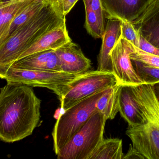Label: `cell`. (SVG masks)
Listing matches in <instances>:
<instances>
[{"instance_id": "30bf717a", "label": "cell", "mask_w": 159, "mask_h": 159, "mask_svg": "<svg viewBox=\"0 0 159 159\" xmlns=\"http://www.w3.org/2000/svg\"><path fill=\"white\" fill-rule=\"evenodd\" d=\"M61 64V71L80 75L89 71L91 61L76 43L70 42L55 50Z\"/></svg>"}, {"instance_id": "7c38bea8", "label": "cell", "mask_w": 159, "mask_h": 159, "mask_svg": "<svg viewBox=\"0 0 159 159\" xmlns=\"http://www.w3.org/2000/svg\"><path fill=\"white\" fill-rule=\"evenodd\" d=\"M71 41L66 21H65L39 38L21 54L17 60L35 53L47 50H56Z\"/></svg>"}, {"instance_id": "7402d4cb", "label": "cell", "mask_w": 159, "mask_h": 159, "mask_svg": "<svg viewBox=\"0 0 159 159\" xmlns=\"http://www.w3.org/2000/svg\"><path fill=\"white\" fill-rule=\"evenodd\" d=\"M134 52L130 54L131 60L139 61L149 66L159 68V56L142 51L134 44Z\"/></svg>"}, {"instance_id": "d4e9b609", "label": "cell", "mask_w": 159, "mask_h": 159, "mask_svg": "<svg viewBox=\"0 0 159 159\" xmlns=\"http://www.w3.org/2000/svg\"><path fill=\"white\" fill-rule=\"evenodd\" d=\"M139 42L138 48L146 52L159 56V48L152 44L142 36L140 32L139 31Z\"/></svg>"}, {"instance_id": "ac0fdd59", "label": "cell", "mask_w": 159, "mask_h": 159, "mask_svg": "<svg viewBox=\"0 0 159 159\" xmlns=\"http://www.w3.org/2000/svg\"><path fill=\"white\" fill-rule=\"evenodd\" d=\"M121 85L118 84L107 88L98 101V111L103 114L107 120H113L119 112V96Z\"/></svg>"}, {"instance_id": "603a6c76", "label": "cell", "mask_w": 159, "mask_h": 159, "mask_svg": "<svg viewBox=\"0 0 159 159\" xmlns=\"http://www.w3.org/2000/svg\"><path fill=\"white\" fill-rule=\"evenodd\" d=\"M121 21L120 35L125 39L138 47L139 45V34L134 26L131 22L125 20Z\"/></svg>"}, {"instance_id": "cb8c5ba5", "label": "cell", "mask_w": 159, "mask_h": 159, "mask_svg": "<svg viewBox=\"0 0 159 159\" xmlns=\"http://www.w3.org/2000/svg\"><path fill=\"white\" fill-rule=\"evenodd\" d=\"M83 1L85 8H90L97 14L101 28L105 30L106 14L103 9L101 0H83Z\"/></svg>"}, {"instance_id": "5b68a950", "label": "cell", "mask_w": 159, "mask_h": 159, "mask_svg": "<svg viewBox=\"0 0 159 159\" xmlns=\"http://www.w3.org/2000/svg\"><path fill=\"white\" fill-rule=\"evenodd\" d=\"M107 119L96 111L58 152L59 159H89L104 139Z\"/></svg>"}, {"instance_id": "e0dca14e", "label": "cell", "mask_w": 159, "mask_h": 159, "mask_svg": "<svg viewBox=\"0 0 159 159\" xmlns=\"http://www.w3.org/2000/svg\"><path fill=\"white\" fill-rule=\"evenodd\" d=\"M52 1L33 0L16 16L10 26L6 40L15 31L39 14Z\"/></svg>"}, {"instance_id": "44dd1931", "label": "cell", "mask_w": 159, "mask_h": 159, "mask_svg": "<svg viewBox=\"0 0 159 159\" xmlns=\"http://www.w3.org/2000/svg\"><path fill=\"white\" fill-rule=\"evenodd\" d=\"M84 27L87 32L95 39H102L105 30L101 28L97 14L89 8H85Z\"/></svg>"}, {"instance_id": "8fae6325", "label": "cell", "mask_w": 159, "mask_h": 159, "mask_svg": "<svg viewBox=\"0 0 159 159\" xmlns=\"http://www.w3.org/2000/svg\"><path fill=\"white\" fill-rule=\"evenodd\" d=\"M9 67L26 70L61 71L60 60L55 50H53L30 55L16 60Z\"/></svg>"}, {"instance_id": "6da1fadb", "label": "cell", "mask_w": 159, "mask_h": 159, "mask_svg": "<svg viewBox=\"0 0 159 159\" xmlns=\"http://www.w3.org/2000/svg\"><path fill=\"white\" fill-rule=\"evenodd\" d=\"M41 101L32 86L7 82L0 92V139L6 143L32 134L40 119Z\"/></svg>"}, {"instance_id": "7a4b0ae2", "label": "cell", "mask_w": 159, "mask_h": 159, "mask_svg": "<svg viewBox=\"0 0 159 159\" xmlns=\"http://www.w3.org/2000/svg\"><path fill=\"white\" fill-rule=\"evenodd\" d=\"M145 118L144 123L128 126L125 134L145 159H159V101L153 85L131 86Z\"/></svg>"}, {"instance_id": "4316f807", "label": "cell", "mask_w": 159, "mask_h": 159, "mask_svg": "<svg viewBox=\"0 0 159 159\" xmlns=\"http://www.w3.org/2000/svg\"><path fill=\"white\" fill-rule=\"evenodd\" d=\"M123 159H145V158L131 144L128 152L124 156Z\"/></svg>"}, {"instance_id": "d6986e66", "label": "cell", "mask_w": 159, "mask_h": 159, "mask_svg": "<svg viewBox=\"0 0 159 159\" xmlns=\"http://www.w3.org/2000/svg\"><path fill=\"white\" fill-rule=\"evenodd\" d=\"M122 140L118 138L104 139L89 159H123Z\"/></svg>"}, {"instance_id": "9c48e42d", "label": "cell", "mask_w": 159, "mask_h": 159, "mask_svg": "<svg viewBox=\"0 0 159 159\" xmlns=\"http://www.w3.org/2000/svg\"><path fill=\"white\" fill-rule=\"evenodd\" d=\"M108 18H116L134 22L140 18L149 9L159 2V0H101Z\"/></svg>"}, {"instance_id": "8992f818", "label": "cell", "mask_w": 159, "mask_h": 159, "mask_svg": "<svg viewBox=\"0 0 159 159\" xmlns=\"http://www.w3.org/2000/svg\"><path fill=\"white\" fill-rule=\"evenodd\" d=\"M79 75L62 71L26 70L11 67L0 70V77L7 82L46 88L57 95L59 99L66 93L68 84Z\"/></svg>"}, {"instance_id": "2e32d148", "label": "cell", "mask_w": 159, "mask_h": 159, "mask_svg": "<svg viewBox=\"0 0 159 159\" xmlns=\"http://www.w3.org/2000/svg\"><path fill=\"white\" fill-rule=\"evenodd\" d=\"M33 0H7L0 2V45L6 40L16 16Z\"/></svg>"}, {"instance_id": "4fadbf2b", "label": "cell", "mask_w": 159, "mask_h": 159, "mask_svg": "<svg viewBox=\"0 0 159 159\" xmlns=\"http://www.w3.org/2000/svg\"><path fill=\"white\" fill-rule=\"evenodd\" d=\"M121 33V21L108 18L102 36V43L98 57L97 70L112 72L110 53L115 46Z\"/></svg>"}, {"instance_id": "277c9868", "label": "cell", "mask_w": 159, "mask_h": 159, "mask_svg": "<svg viewBox=\"0 0 159 159\" xmlns=\"http://www.w3.org/2000/svg\"><path fill=\"white\" fill-rule=\"evenodd\" d=\"M106 89L81 100L60 114L52 133L53 150L56 155L90 117L98 111V101Z\"/></svg>"}, {"instance_id": "ffe728a7", "label": "cell", "mask_w": 159, "mask_h": 159, "mask_svg": "<svg viewBox=\"0 0 159 159\" xmlns=\"http://www.w3.org/2000/svg\"><path fill=\"white\" fill-rule=\"evenodd\" d=\"M133 66L142 80L146 84L153 85L159 82V68L148 66L136 60H132Z\"/></svg>"}, {"instance_id": "52a82bcc", "label": "cell", "mask_w": 159, "mask_h": 159, "mask_svg": "<svg viewBox=\"0 0 159 159\" xmlns=\"http://www.w3.org/2000/svg\"><path fill=\"white\" fill-rule=\"evenodd\" d=\"M113 72L89 70L68 84L66 93L60 99L63 111L98 92L118 84Z\"/></svg>"}, {"instance_id": "3957f363", "label": "cell", "mask_w": 159, "mask_h": 159, "mask_svg": "<svg viewBox=\"0 0 159 159\" xmlns=\"http://www.w3.org/2000/svg\"><path fill=\"white\" fill-rule=\"evenodd\" d=\"M66 21L54 0L0 45V70L10 66L39 38Z\"/></svg>"}, {"instance_id": "83f0119b", "label": "cell", "mask_w": 159, "mask_h": 159, "mask_svg": "<svg viewBox=\"0 0 159 159\" xmlns=\"http://www.w3.org/2000/svg\"><path fill=\"white\" fill-rule=\"evenodd\" d=\"M152 85H153L155 94H156V97H157V98L159 101V82L154 84Z\"/></svg>"}, {"instance_id": "9a60e30c", "label": "cell", "mask_w": 159, "mask_h": 159, "mask_svg": "<svg viewBox=\"0 0 159 159\" xmlns=\"http://www.w3.org/2000/svg\"><path fill=\"white\" fill-rule=\"evenodd\" d=\"M133 24L147 40L159 49V2Z\"/></svg>"}, {"instance_id": "f1b7e54d", "label": "cell", "mask_w": 159, "mask_h": 159, "mask_svg": "<svg viewBox=\"0 0 159 159\" xmlns=\"http://www.w3.org/2000/svg\"><path fill=\"white\" fill-rule=\"evenodd\" d=\"M54 1H56V0H54Z\"/></svg>"}, {"instance_id": "ba28073f", "label": "cell", "mask_w": 159, "mask_h": 159, "mask_svg": "<svg viewBox=\"0 0 159 159\" xmlns=\"http://www.w3.org/2000/svg\"><path fill=\"white\" fill-rule=\"evenodd\" d=\"M134 50V44L120 35L111 52L112 72L120 85L136 86L146 84L133 66L130 54Z\"/></svg>"}, {"instance_id": "484cf974", "label": "cell", "mask_w": 159, "mask_h": 159, "mask_svg": "<svg viewBox=\"0 0 159 159\" xmlns=\"http://www.w3.org/2000/svg\"><path fill=\"white\" fill-rule=\"evenodd\" d=\"M79 0H56L58 8L64 16H66L75 6Z\"/></svg>"}, {"instance_id": "5bb4252c", "label": "cell", "mask_w": 159, "mask_h": 159, "mask_svg": "<svg viewBox=\"0 0 159 159\" xmlns=\"http://www.w3.org/2000/svg\"><path fill=\"white\" fill-rule=\"evenodd\" d=\"M119 112L129 126L144 123L145 118L134 97L131 86L121 85L119 96Z\"/></svg>"}]
</instances>
